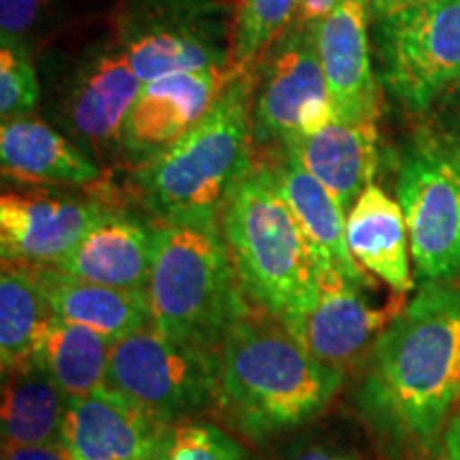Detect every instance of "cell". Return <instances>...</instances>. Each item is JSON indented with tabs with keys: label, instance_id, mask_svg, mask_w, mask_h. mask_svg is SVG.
Wrapping results in <instances>:
<instances>
[{
	"label": "cell",
	"instance_id": "1",
	"mask_svg": "<svg viewBox=\"0 0 460 460\" xmlns=\"http://www.w3.org/2000/svg\"><path fill=\"white\" fill-rule=\"evenodd\" d=\"M356 405L390 444L437 456L460 410V286H422L384 329Z\"/></svg>",
	"mask_w": 460,
	"mask_h": 460
},
{
	"label": "cell",
	"instance_id": "2",
	"mask_svg": "<svg viewBox=\"0 0 460 460\" xmlns=\"http://www.w3.org/2000/svg\"><path fill=\"white\" fill-rule=\"evenodd\" d=\"M341 386V367L315 358L264 312L247 314L222 341L217 407L256 441L320 416Z\"/></svg>",
	"mask_w": 460,
	"mask_h": 460
},
{
	"label": "cell",
	"instance_id": "3",
	"mask_svg": "<svg viewBox=\"0 0 460 460\" xmlns=\"http://www.w3.org/2000/svg\"><path fill=\"white\" fill-rule=\"evenodd\" d=\"M220 226L245 296L296 337L318 303V267L267 160L254 158L228 194Z\"/></svg>",
	"mask_w": 460,
	"mask_h": 460
},
{
	"label": "cell",
	"instance_id": "4",
	"mask_svg": "<svg viewBox=\"0 0 460 460\" xmlns=\"http://www.w3.org/2000/svg\"><path fill=\"white\" fill-rule=\"evenodd\" d=\"M152 324L183 341L220 349L252 312L224 239L220 216L156 224L147 286Z\"/></svg>",
	"mask_w": 460,
	"mask_h": 460
},
{
	"label": "cell",
	"instance_id": "5",
	"mask_svg": "<svg viewBox=\"0 0 460 460\" xmlns=\"http://www.w3.org/2000/svg\"><path fill=\"white\" fill-rule=\"evenodd\" d=\"M254 71L239 75L214 109L180 141L135 169V190L158 222L220 216L254 163Z\"/></svg>",
	"mask_w": 460,
	"mask_h": 460
},
{
	"label": "cell",
	"instance_id": "6",
	"mask_svg": "<svg viewBox=\"0 0 460 460\" xmlns=\"http://www.w3.org/2000/svg\"><path fill=\"white\" fill-rule=\"evenodd\" d=\"M396 200L410 230L411 262L422 286L460 275V139L424 126L399 166Z\"/></svg>",
	"mask_w": 460,
	"mask_h": 460
},
{
	"label": "cell",
	"instance_id": "7",
	"mask_svg": "<svg viewBox=\"0 0 460 460\" xmlns=\"http://www.w3.org/2000/svg\"><path fill=\"white\" fill-rule=\"evenodd\" d=\"M105 386L166 424L190 420L220 393V349L183 341L149 322L113 343Z\"/></svg>",
	"mask_w": 460,
	"mask_h": 460
},
{
	"label": "cell",
	"instance_id": "8",
	"mask_svg": "<svg viewBox=\"0 0 460 460\" xmlns=\"http://www.w3.org/2000/svg\"><path fill=\"white\" fill-rule=\"evenodd\" d=\"M252 139L271 149L337 118L320 60L318 24L296 17L254 68Z\"/></svg>",
	"mask_w": 460,
	"mask_h": 460
},
{
	"label": "cell",
	"instance_id": "9",
	"mask_svg": "<svg viewBox=\"0 0 460 460\" xmlns=\"http://www.w3.org/2000/svg\"><path fill=\"white\" fill-rule=\"evenodd\" d=\"M230 39L222 11L211 0H143L126 11L119 28V49L141 84L228 68Z\"/></svg>",
	"mask_w": 460,
	"mask_h": 460
},
{
	"label": "cell",
	"instance_id": "10",
	"mask_svg": "<svg viewBox=\"0 0 460 460\" xmlns=\"http://www.w3.org/2000/svg\"><path fill=\"white\" fill-rule=\"evenodd\" d=\"M382 79L411 113H427L460 77V0H430L377 22Z\"/></svg>",
	"mask_w": 460,
	"mask_h": 460
},
{
	"label": "cell",
	"instance_id": "11",
	"mask_svg": "<svg viewBox=\"0 0 460 460\" xmlns=\"http://www.w3.org/2000/svg\"><path fill=\"white\" fill-rule=\"evenodd\" d=\"M111 207L45 190H11L0 199L3 262L56 267Z\"/></svg>",
	"mask_w": 460,
	"mask_h": 460
},
{
	"label": "cell",
	"instance_id": "12",
	"mask_svg": "<svg viewBox=\"0 0 460 460\" xmlns=\"http://www.w3.org/2000/svg\"><path fill=\"white\" fill-rule=\"evenodd\" d=\"M239 77L233 68L177 73L143 84L122 130L119 156L141 166L197 126Z\"/></svg>",
	"mask_w": 460,
	"mask_h": 460
},
{
	"label": "cell",
	"instance_id": "13",
	"mask_svg": "<svg viewBox=\"0 0 460 460\" xmlns=\"http://www.w3.org/2000/svg\"><path fill=\"white\" fill-rule=\"evenodd\" d=\"M169 424L102 386L68 399L62 447L75 460H160Z\"/></svg>",
	"mask_w": 460,
	"mask_h": 460
},
{
	"label": "cell",
	"instance_id": "14",
	"mask_svg": "<svg viewBox=\"0 0 460 460\" xmlns=\"http://www.w3.org/2000/svg\"><path fill=\"white\" fill-rule=\"evenodd\" d=\"M318 284V303L296 339L315 358L332 367L365 352L405 307L402 296L393 298L386 307H373L362 296V288L337 271H320Z\"/></svg>",
	"mask_w": 460,
	"mask_h": 460
},
{
	"label": "cell",
	"instance_id": "15",
	"mask_svg": "<svg viewBox=\"0 0 460 460\" xmlns=\"http://www.w3.org/2000/svg\"><path fill=\"white\" fill-rule=\"evenodd\" d=\"M367 0H343L318 24L320 60L337 118L377 119L379 88L371 65Z\"/></svg>",
	"mask_w": 460,
	"mask_h": 460
},
{
	"label": "cell",
	"instance_id": "16",
	"mask_svg": "<svg viewBox=\"0 0 460 460\" xmlns=\"http://www.w3.org/2000/svg\"><path fill=\"white\" fill-rule=\"evenodd\" d=\"M122 49H105L82 66L66 96V122L79 139L99 152L119 154L130 107L141 92Z\"/></svg>",
	"mask_w": 460,
	"mask_h": 460
},
{
	"label": "cell",
	"instance_id": "17",
	"mask_svg": "<svg viewBox=\"0 0 460 460\" xmlns=\"http://www.w3.org/2000/svg\"><path fill=\"white\" fill-rule=\"evenodd\" d=\"M156 250V224L109 211L56 269L119 290L147 292Z\"/></svg>",
	"mask_w": 460,
	"mask_h": 460
},
{
	"label": "cell",
	"instance_id": "18",
	"mask_svg": "<svg viewBox=\"0 0 460 460\" xmlns=\"http://www.w3.org/2000/svg\"><path fill=\"white\" fill-rule=\"evenodd\" d=\"M348 214L377 171V119L335 118L320 132L286 143Z\"/></svg>",
	"mask_w": 460,
	"mask_h": 460
},
{
	"label": "cell",
	"instance_id": "19",
	"mask_svg": "<svg viewBox=\"0 0 460 460\" xmlns=\"http://www.w3.org/2000/svg\"><path fill=\"white\" fill-rule=\"evenodd\" d=\"M267 163L273 166L281 192L312 245L318 273L337 271L352 284L365 286L367 278L349 254L348 239H345L348 214L335 197L288 149H273V158Z\"/></svg>",
	"mask_w": 460,
	"mask_h": 460
},
{
	"label": "cell",
	"instance_id": "20",
	"mask_svg": "<svg viewBox=\"0 0 460 460\" xmlns=\"http://www.w3.org/2000/svg\"><path fill=\"white\" fill-rule=\"evenodd\" d=\"M345 239L360 269L405 296L413 290L411 243L399 200L371 183L345 216Z\"/></svg>",
	"mask_w": 460,
	"mask_h": 460
},
{
	"label": "cell",
	"instance_id": "21",
	"mask_svg": "<svg viewBox=\"0 0 460 460\" xmlns=\"http://www.w3.org/2000/svg\"><path fill=\"white\" fill-rule=\"evenodd\" d=\"M0 163L11 180L51 186H88L101 180V169L65 135L41 119H9L0 126Z\"/></svg>",
	"mask_w": 460,
	"mask_h": 460
},
{
	"label": "cell",
	"instance_id": "22",
	"mask_svg": "<svg viewBox=\"0 0 460 460\" xmlns=\"http://www.w3.org/2000/svg\"><path fill=\"white\" fill-rule=\"evenodd\" d=\"M56 318L88 326L113 341L149 324L147 292L119 290L73 278L56 267H31Z\"/></svg>",
	"mask_w": 460,
	"mask_h": 460
},
{
	"label": "cell",
	"instance_id": "23",
	"mask_svg": "<svg viewBox=\"0 0 460 460\" xmlns=\"http://www.w3.org/2000/svg\"><path fill=\"white\" fill-rule=\"evenodd\" d=\"M68 394L39 362L4 373L3 444L62 446Z\"/></svg>",
	"mask_w": 460,
	"mask_h": 460
},
{
	"label": "cell",
	"instance_id": "24",
	"mask_svg": "<svg viewBox=\"0 0 460 460\" xmlns=\"http://www.w3.org/2000/svg\"><path fill=\"white\" fill-rule=\"evenodd\" d=\"M56 315L31 267L3 262L0 275V358L3 373L34 358Z\"/></svg>",
	"mask_w": 460,
	"mask_h": 460
},
{
	"label": "cell",
	"instance_id": "25",
	"mask_svg": "<svg viewBox=\"0 0 460 460\" xmlns=\"http://www.w3.org/2000/svg\"><path fill=\"white\" fill-rule=\"evenodd\" d=\"M113 343V339L99 331L54 318L32 360L56 379L68 399H73L105 386Z\"/></svg>",
	"mask_w": 460,
	"mask_h": 460
},
{
	"label": "cell",
	"instance_id": "26",
	"mask_svg": "<svg viewBox=\"0 0 460 460\" xmlns=\"http://www.w3.org/2000/svg\"><path fill=\"white\" fill-rule=\"evenodd\" d=\"M303 0H234L230 66L239 75L254 71L269 48L301 13Z\"/></svg>",
	"mask_w": 460,
	"mask_h": 460
},
{
	"label": "cell",
	"instance_id": "27",
	"mask_svg": "<svg viewBox=\"0 0 460 460\" xmlns=\"http://www.w3.org/2000/svg\"><path fill=\"white\" fill-rule=\"evenodd\" d=\"M160 460H250V454L224 429L190 418L169 424Z\"/></svg>",
	"mask_w": 460,
	"mask_h": 460
},
{
	"label": "cell",
	"instance_id": "28",
	"mask_svg": "<svg viewBox=\"0 0 460 460\" xmlns=\"http://www.w3.org/2000/svg\"><path fill=\"white\" fill-rule=\"evenodd\" d=\"M37 101L39 79L31 58L13 39H3V48H0V118L3 122L26 118L37 107Z\"/></svg>",
	"mask_w": 460,
	"mask_h": 460
},
{
	"label": "cell",
	"instance_id": "29",
	"mask_svg": "<svg viewBox=\"0 0 460 460\" xmlns=\"http://www.w3.org/2000/svg\"><path fill=\"white\" fill-rule=\"evenodd\" d=\"M43 0H0V31L3 39L17 41L26 34L41 15Z\"/></svg>",
	"mask_w": 460,
	"mask_h": 460
},
{
	"label": "cell",
	"instance_id": "30",
	"mask_svg": "<svg viewBox=\"0 0 460 460\" xmlns=\"http://www.w3.org/2000/svg\"><path fill=\"white\" fill-rule=\"evenodd\" d=\"M281 460H362L354 446L339 439H309L292 446Z\"/></svg>",
	"mask_w": 460,
	"mask_h": 460
},
{
	"label": "cell",
	"instance_id": "31",
	"mask_svg": "<svg viewBox=\"0 0 460 460\" xmlns=\"http://www.w3.org/2000/svg\"><path fill=\"white\" fill-rule=\"evenodd\" d=\"M424 115L429 118V126H433L435 130L454 137V139H460V77L435 101V105Z\"/></svg>",
	"mask_w": 460,
	"mask_h": 460
},
{
	"label": "cell",
	"instance_id": "32",
	"mask_svg": "<svg viewBox=\"0 0 460 460\" xmlns=\"http://www.w3.org/2000/svg\"><path fill=\"white\" fill-rule=\"evenodd\" d=\"M3 460H75L62 446H3Z\"/></svg>",
	"mask_w": 460,
	"mask_h": 460
},
{
	"label": "cell",
	"instance_id": "33",
	"mask_svg": "<svg viewBox=\"0 0 460 460\" xmlns=\"http://www.w3.org/2000/svg\"><path fill=\"white\" fill-rule=\"evenodd\" d=\"M424 3H430V0H367V9H369V15L373 20L384 22L388 17L420 7Z\"/></svg>",
	"mask_w": 460,
	"mask_h": 460
},
{
	"label": "cell",
	"instance_id": "34",
	"mask_svg": "<svg viewBox=\"0 0 460 460\" xmlns=\"http://www.w3.org/2000/svg\"><path fill=\"white\" fill-rule=\"evenodd\" d=\"M437 460H460V410L447 424L444 439H441Z\"/></svg>",
	"mask_w": 460,
	"mask_h": 460
},
{
	"label": "cell",
	"instance_id": "35",
	"mask_svg": "<svg viewBox=\"0 0 460 460\" xmlns=\"http://www.w3.org/2000/svg\"><path fill=\"white\" fill-rule=\"evenodd\" d=\"M343 0H303L301 4V17L303 22H309V24H320L322 20H326L332 11H335Z\"/></svg>",
	"mask_w": 460,
	"mask_h": 460
}]
</instances>
